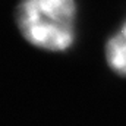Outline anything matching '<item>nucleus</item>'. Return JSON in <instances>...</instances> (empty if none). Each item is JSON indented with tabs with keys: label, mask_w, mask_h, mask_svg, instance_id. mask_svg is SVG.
Segmentation results:
<instances>
[{
	"label": "nucleus",
	"mask_w": 126,
	"mask_h": 126,
	"mask_svg": "<svg viewBox=\"0 0 126 126\" xmlns=\"http://www.w3.org/2000/svg\"><path fill=\"white\" fill-rule=\"evenodd\" d=\"M73 0H19L16 25L32 46L47 51H64L75 40Z\"/></svg>",
	"instance_id": "f257e3e1"
},
{
	"label": "nucleus",
	"mask_w": 126,
	"mask_h": 126,
	"mask_svg": "<svg viewBox=\"0 0 126 126\" xmlns=\"http://www.w3.org/2000/svg\"><path fill=\"white\" fill-rule=\"evenodd\" d=\"M106 60L114 73L126 76V21L122 28L109 38L106 44Z\"/></svg>",
	"instance_id": "f03ea898"
}]
</instances>
